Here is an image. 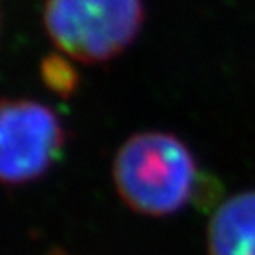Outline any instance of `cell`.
<instances>
[{
	"mask_svg": "<svg viewBox=\"0 0 255 255\" xmlns=\"http://www.w3.org/2000/svg\"><path fill=\"white\" fill-rule=\"evenodd\" d=\"M114 183L129 209L168 216L190 200L197 179L193 154L177 136L161 131L133 135L114 159Z\"/></svg>",
	"mask_w": 255,
	"mask_h": 255,
	"instance_id": "cell-1",
	"label": "cell"
},
{
	"mask_svg": "<svg viewBox=\"0 0 255 255\" xmlns=\"http://www.w3.org/2000/svg\"><path fill=\"white\" fill-rule=\"evenodd\" d=\"M44 28L64 55L100 64L121 55L143 23L142 0H46Z\"/></svg>",
	"mask_w": 255,
	"mask_h": 255,
	"instance_id": "cell-2",
	"label": "cell"
},
{
	"mask_svg": "<svg viewBox=\"0 0 255 255\" xmlns=\"http://www.w3.org/2000/svg\"><path fill=\"white\" fill-rule=\"evenodd\" d=\"M64 145L57 114L34 100H4L0 112V175L4 184L30 183L55 163Z\"/></svg>",
	"mask_w": 255,
	"mask_h": 255,
	"instance_id": "cell-3",
	"label": "cell"
},
{
	"mask_svg": "<svg viewBox=\"0 0 255 255\" xmlns=\"http://www.w3.org/2000/svg\"><path fill=\"white\" fill-rule=\"evenodd\" d=\"M207 247L211 255H255V191L238 193L216 209Z\"/></svg>",
	"mask_w": 255,
	"mask_h": 255,
	"instance_id": "cell-4",
	"label": "cell"
},
{
	"mask_svg": "<svg viewBox=\"0 0 255 255\" xmlns=\"http://www.w3.org/2000/svg\"><path fill=\"white\" fill-rule=\"evenodd\" d=\"M41 76L50 91L62 98H69L78 85V76L69 60L60 55H50L41 64Z\"/></svg>",
	"mask_w": 255,
	"mask_h": 255,
	"instance_id": "cell-5",
	"label": "cell"
}]
</instances>
